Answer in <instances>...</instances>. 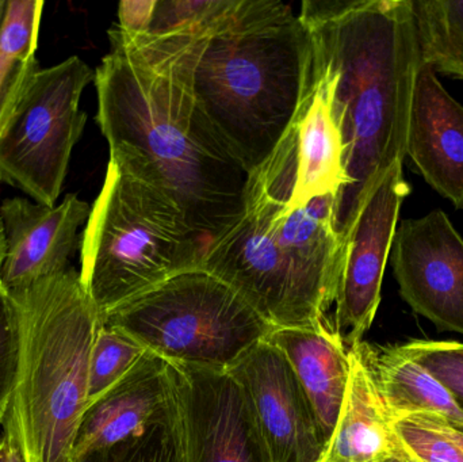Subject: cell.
Wrapping results in <instances>:
<instances>
[{
  "mask_svg": "<svg viewBox=\"0 0 463 462\" xmlns=\"http://www.w3.org/2000/svg\"><path fill=\"white\" fill-rule=\"evenodd\" d=\"M91 206L70 194L54 206L26 198H8L0 206L5 232L2 287L7 292L32 287L41 279L70 270L78 246V231L86 224Z\"/></svg>",
  "mask_w": 463,
  "mask_h": 462,
  "instance_id": "13",
  "label": "cell"
},
{
  "mask_svg": "<svg viewBox=\"0 0 463 462\" xmlns=\"http://www.w3.org/2000/svg\"><path fill=\"white\" fill-rule=\"evenodd\" d=\"M8 460V441L5 436H3L2 441H0V462H7Z\"/></svg>",
  "mask_w": 463,
  "mask_h": 462,
  "instance_id": "31",
  "label": "cell"
},
{
  "mask_svg": "<svg viewBox=\"0 0 463 462\" xmlns=\"http://www.w3.org/2000/svg\"><path fill=\"white\" fill-rule=\"evenodd\" d=\"M171 365L186 462H271L250 401L230 371Z\"/></svg>",
  "mask_w": 463,
  "mask_h": 462,
  "instance_id": "10",
  "label": "cell"
},
{
  "mask_svg": "<svg viewBox=\"0 0 463 462\" xmlns=\"http://www.w3.org/2000/svg\"><path fill=\"white\" fill-rule=\"evenodd\" d=\"M337 206V194L297 200L264 162L248 175L241 213L208 244L201 266L274 328L328 325L345 259Z\"/></svg>",
  "mask_w": 463,
  "mask_h": 462,
  "instance_id": "4",
  "label": "cell"
},
{
  "mask_svg": "<svg viewBox=\"0 0 463 462\" xmlns=\"http://www.w3.org/2000/svg\"><path fill=\"white\" fill-rule=\"evenodd\" d=\"M299 18L332 84L347 186L337 206L343 241L375 182L404 162L420 67L411 0H307Z\"/></svg>",
  "mask_w": 463,
  "mask_h": 462,
  "instance_id": "2",
  "label": "cell"
},
{
  "mask_svg": "<svg viewBox=\"0 0 463 462\" xmlns=\"http://www.w3.org/2000/svg\"><path fill=\"white\" fill-rule=\"evenodd\" d=\"M95 72L78 56L40 70L0 133V182L54 206L86 127L84 89Z\"/></svg>",
  "mask_w": 463,
  "mask_h": 462,
  "instance_id": "8",
  "label": "cell"
},
{
  "mask_svg": "<svg viewBox=\"0 0 463 462\" xmlns=\"http://www.w3.org/2000/svg\"><path fill=\"white\" fill-rule=\"evenodd\" d=\"M420 64L463 80V0H411Z\"/></svg>",
  "mask_w": 463,
  "mask_h": 462,
  "instance_id": "20",
  "label": "cell"
},
{
  "mask_svg": "<svg viewBox=\"0 0 463 462\" xmlns=\"http://www.w3.org/2000/svg\"><path fill=\"white\" fill-rule=\"evenodd\" d=\"M342 412L324 462H383L397 449L392 420L356 346Z\"/></svg>",
  "mask_w": 463,
  "mask_h": 462,
  "instance_id": "18",
  "label": "cell"
},
{
  "mask_svg": "<svg viewBox=\"0 0 463 462\" xmlns=\"http://www.w3.org/2000/svg\"><path fill=\"white\" fill-rule=\"evenodd\" d=\"M19 335L18 316L13 301L5 288H0V423L5 422V415L13 401L14 391L18 379Z\"/></svg>",
  "mask_w": 463,
  "mask_h": 462,
  "instance_id": "26",
  "label": "cell"
},
{
  "mask_svg": "<svg viewBox=\"0 0 463 462\" xmlns=\"http://www.w3.org/2000/svg\"><path fill=\"white\" fill-rule=\"evenodd\" d=\"M402 163L394 162L375 182L345 236L334 327L350 347L364 341L380 306L400 211L411 193Z\"/></svg>",
  "mask_w": 463,
  "mask_h": 462,
  "instance_id": "9",
  "label": "cell"
},
{
  "mask_svg": "<svg viewBox=\"0 0 463 462\" xmlns=\"http://www.w3.org/2000/svg\"><path fill=\"white\" fill-rule=\"evenodd\" d=\"M383 462H410L407 460V458L404 457V456L402 455V453L399 452V449H396V452L393 453V455L391 456V457L388 458V460H385Z\"/></svg>",
  "mask_w": 463,
  "mask_h": 462,
  "instance_id": "32",
  "label": "cell"
},
{
  "mask_svg": "<svg viewBox=\"0 0 463 462\" xmlns=\"http://www.w3.org/2000/svg\"><path fill=\"white\" fill-rule=\"evenodd\" d=\"M230 372L250 401L271 462H324L328 439L279 349L264 339Z\"/></svg>",
  "mask_w": 463,
  "mask_h": 462,
  "instance_id": "12",
  "label": "cell"
},
{
  "mask_svg": "<svg viewBox=\"0 0 463 462\" xmlns=\"http://www.w3.org/2000/svg\"><path fill=\"white\" fill-rule=\"evenodd\" d=\"M203 251L175 200L124 160L110 157L80 241V281L100 319L201 266Z\"/></svg>",
  "mask_w": 463,
  "mask_h": 462,
  "instance_id": "6",
  "label": "cell"
},
{
  "mask_svg": "<svg viewBox=\"0 0 463 462\" xmlns=\"http://www.w3.org/2000/svg\"><path fill=\"white\" fill-rule=\"evenodd\" d=\"M43 5L41 0H5L0 27V133L41 70L35 52Z\"/></svg>",
  "mask_w": 463,
  "mask_h": 462,
  "instance_id": "19",
  "label": "cell"
},
{
  "mask_svg": "<svg viewBox=\"0 0 463 462\" xmlns=\"http://www.w3.org/2000/svg\"><path fill=\"white\" fill-rule=\"evenodd\" d=\"M236 2L237 0H156L151 26L148 32L141 35L157 40H195L209 37L230 15Z\"/></svg>",
  "mask_w": 463,
  "mask_h": 462,
  "instance_id": "22",
  "label": "cell"
},
{
  "mask_svg": "<svg viewBox=\"0 0 463 462\" xmlns=\"http://www.w3.org/2000/svg\"><path fill=\"white\" fill-rule=\"evenodd\" d=\"M391 262L402 300L442 333L463 335V239L448 214L402 222Z\"/></svg>",
  "mask_w": 463,
  "mask_h": 462,
  "instance_id": "11",
  "label": "cell"
},
{
  "mask_svg": "<svg viewBox=\"0 0 463 462\" xmlns=\"http://www.w3.org/2000/svg\"><path fill=\"white\" fill-rule=\"evenodd\" d=\"M174 365L230 371L274 327L203 266L181 271L103 317Z\"/></svg>",
  "mask_w": 463,
  "mask_h": 462,
  "instance_id": "7",
  "label": "cell"
},
{
  "mask_svg": "<svg viewBox=\"0 0 463 462\" xmlns=\"http://www.w3.org/2000/svg\"><path fill=\"white\" fill-rule=\"evenodd\" d=\"M5 232H3L2 224H0V273H2L3 260H5ZM0 288H2V278H0Z\"/></svg>",
  "mask_w": 463,
  "mask_h": 462,
  "instance_id": "30",
  "label": "cell"
},
{
  "mask_svg": "<svg viewBox=\"0 0 463 462\" xmlns=\"http://www.w3.org/2000/svg\"><path fill=\"white\" fill-rule=\"evenodd\" d=\"M146 352L127 334L102 325L90 357L89 404L117 384Z\"/></svg>",
  "mask_w": 463,
  "mask_h": 462,
  "instance_id": "23",
  "label": "cell"
},
{
  "mask_svg": "<svg viewBox=\"0 0 463 462\" xmlns=\"http://www.w3.org/2000/svg\"><path fill=\"white\" fill-rule=\"evenodd\" d=\"M68 462H186L176 398L141 433Z\"/></svg>",
  "mask_w": 463,
  "mask_h": 462,
  "instance_id": "21",
  "label": "cell"
},
{
  "mask_svg": "<svg viewBox=\"0 0 463 462\" xmlns=\"http://www.w3.org/2000/svg\"><path fill=\"white\" fill-rule=\"evenodd\" d=\"M391 420L434 415L463 425V412L445 385L405 352L402 344H355Z\"/></svg>",
  "mask_w": 463,
  "mask_h": 462,
  "instance_id": "17",
  "label": "cell"
},
{
  "mask_svg": "<svg viewBox=\"0 0 463 462\" xmlns=\"http://www.w3.org/2000/svg\"><path fill=\"white\" fill-rule=\"evenodd\" d=\"M266 341L288 358L331 441L350 382V349L334 325L274 328Z\"/></svg>",
  "mask_w": 463,
  "mask_h": 462,
  "instance_id": "16",
  "label": "cell"
},
{
  "mask_svg": "<svg viewBox=\"0 0 463 462\" xmlns=\"http://www.w3.org/2000/svg\"><path fill=\"white\" fill-rule=\"evenodd\" d=\"M94 81L110 157L162 186L206 249L241 213L248 174L212 135L189 87L165 62L111 45Z\"/></svg>",
  "mask_w": 463,
  "mask_h": 462,
  "instance_id": "3",
  "label": "cell"
},
{
  "mask_svg": "<svg viewBox=\"0 0 463 462\" xmlns=\"http://www.w3.org/2000/svg\"><path fill=\"white\" fill-rule=\"evenodd\" d=\"M7 293L21 353L5 430L24 461L68 462L89 406L90 357L102 319L72 268Z\"/></svg>",
  "mask_w": 463,
  "mask_h": 462,
  "instance_id": "5",
  "label": "cell"
},
{
  "mask_svg": "<svg viewBox=\"0 0 463 462\" xmlns=\"http://www.w3.org/2000/svg\"><path fill=\"white\" fill-rule=\"evenodd\" d=\"M402 347L448 388L463 412V342L415 339Z\"/></svg>",
  "mask_w": 463,
  "mask_h": 462,
  "instance_id": "25",
  "label": "cell"
},
{
  "mask_svg": "<svg viewBox=\"0 0 463 462\" xmlns=\"http://www.w3.org/2000/svg\"><path fill=\"white\" fill-rule=\"evenodd\" d=\"M129 46L186 83L206 127L248 175L293 122L315 59L309 30L279 0H237L206 38Z\"/></svg>",
  "mask_w": 463,
  "mask_h": 462,
  "instance_id": "1",
  "label": "cell"
},
{
  "mask_svg": "<svg viewBox=\"0 0 463 462\" xmlns=\"http://www.w3.org/2000/svg\"><path fill=\"white\" fill-rule=\"evenodd\" d=\"M397 449L410 462H463V450L426 415L392 420Z\"/></svg>",
  "mask_w": 463,
  "mask_h": 462,
  "instance_id": "24",
  "label": "cell"
},
{
  "mask_svg": "<svg viewBox=\"0 0 463 462\" xmlns=\"http://www.w3.org/2000/svg\"><path fill=\"white\" fill-rule=\"evenodd\" d=\"M5 437L8 441V460L7 462H26L22 455L21 448L15 436L11 431L5 430Z\"/></svg>",
  "mask_w": 463,
  "mask_h": 462,
  "instance_id": "29",
  "label": "cell"
},
{
  "mask_svg": "<svg viewBox=\"0 0 463 462\" xmlns=\"http://www.w3.org/2000/svg\"><path fill=\"white\" fill-rule=\"evenodd\" d=\"M429 417L438 428L442 429L456 444L459 445V448L463 450V425L459 423L448 422V420H442V418L434 417V415H426Z\"/></svg>",
  "mask_w": 463,
  "mask_h": 462,
  "instance_id": "28",
  "label": "cell"
},
{
  "mask_svg": "<svg viewBox=\"0 0 463 462\" xmlns=\"http://www.w3.org/2000/svg\"><path fill=\"white\" fill-rule=\"evenodd\" d=\"M174 401V366L159 355L146 352L117 384L87 406L71 458L141 433Z\"/></svg>",
  "mask_w": 463,
  "mask_h": 462,
  "instance_id": "15",
  "label": "cell"
},
{
  "mask_svg": "<svg viewBox=\"0 0 463 462\" xmlns=\"http://www.w3.org/2000/svg\"><path fill=\"white\" fill-rule=\"evenodd\" d=\"M156 0H124L118 5V24L122 34L136 37L148 32L154 16Z\"/></svg>",
  "mask_w": 463,
  "mask_h": 462,
  "instance_id": "27",
  "label": "cell"
},
{
  "mask_svg": "<svg viewBox=\"0 0 463 462\" xmlns=\"http://www.w3.org/2000/svg\"><path fill=\"white\" fill-rule=\"evenodd\" d=\"M405 154L432 189L463 209V105L423 64L413 86Z\"/></svg>",
  "mask_w": 463,
  "mask_h": 462,
  "instance_id": "14",
  "label": "cell"
}]
</instances>
